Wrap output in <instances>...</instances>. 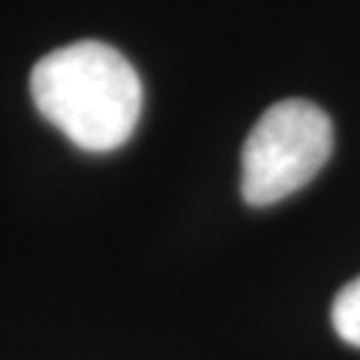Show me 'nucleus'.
<instances>
[{
	"mask_svg": "<svg viewBox=\"0 0 360 360\" xmlns=\"http://www.w3.org/2000/svg\"><path fill=\"white\" fill-rule=\"evenodd\" d=\"M30 96L39 115L87 153L123 148L141 117L135 66L96 39L45 54L30 72Z\"/></svg>",
	"mask_w": 360,
	"mask_h": 360,
	"instance_id": "obj_1",
	"label": "nucleus"
},
{
	"mask_svg": "<svg viewBox=\"0 0 360 360\" xmlns=\"http://www.w3.org/2000/svg\"><path fill=\"white\" fill-rule=\"evenodd\" d=\"M333 153V123L309 99L270 105L250 129L240 156V195L267 207L309 184Z\"/></svg>",
	"mask_w": 360,
	"mask_h": 360,
	"instance_id": "obj_2",
	"label": "nucleus"
},
{
	"mask_svg": "<svg viewBox=\"0 0 360 360\" xmlns=\"http://www.w3.org/2000/svg\"><path fill=\"white\" fill-rule=\"evenodd\" d=\"M330 321L342 342L360 348V276L352 279V283L336 295L333 309H330Z\"/></svg>",
	"mask_w": 360,
	"mask_h": 360,
	"instance_id": "obj_3",
	"label": "nucleus"
}]
</instances>
